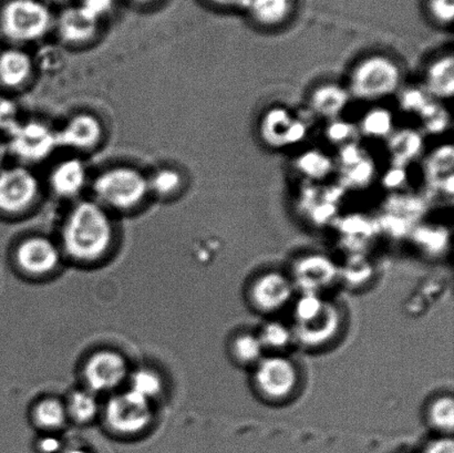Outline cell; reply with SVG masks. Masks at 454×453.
I'll return each mask as SVG.
<instances>
[{
    "instance_id": "obj_32",
    "label": "cell",
    "mask_w": 454,
    "mask_h": 453,
    "mask_svg": "<svg viewBox=\"0 0 454 453\" xmlns=\"http://www.w3.org/2000/svg\"><path fill=\"white\" fill-rule=\"evenodd\" d=\"M428 16L438 25L450 26L454 16V0H426Z\"/></svg>"
},
{
    "instance_id": "obj_12",
    "label": "cell",
    "mask_w": 454,
    "mask_h": 453,
    "mask_svg": "<svg viewBox=\"0 0 454 453\" xmlns=\"http://www.w3.org/2000/svg\"><path fill=\"white\" fill-rule=\"evenodd\" d=\"M17 265L28 275L43 277L59 264L60 251L55 243L44 237L26 238L16 250Z\"/></svg>"
},
{
    "instance_id": "obj_10",
    "label": "cell",
    "mask_w": 454,
    "mask_h": 453,
    "mask_svg": "<svg viewBox=\"0 0 454 453\" xmlns=\"http://www.w3.org/2000/svg\"><path fill=\"white\" fill-rule=\"evenodd\" d=\"M104 135V126L97 115L88 113H77L57 130L58 145L59 149L87 152L99 145Z\"/></svg>"
},
{
    "instance_id": "obj_39",
    "label": "cell",
    "mask_w": 454,
    "mask_h": 453,
    "mask_svg": "<svg viewBox=\"0 0 454 453\" xmlns=\"http://www.w3.org/2000/svg\"><path fill=\"white\" fill-rule=\"evenodd\" d=\"M11 157L9 155L8 146L4 137H0V170L6 167L7 159Z\"/></svg>"
},
{
    "instance_id": "obj_22",
    "label": "cell",
    "mask_w": 454,
    "mask_h": 453,
    "mask_svg": "<svg viewBox=\"0 0 454 453\" xmlns=\"http://www.w3.org/2000/svg\"><path fill=\"white\" fill-rule=\"evenodd\" d=\"M394 114L388 109L373 108L360 120L358 131L373 139H388L395 131Z\"/></svg>"
},
{
    "instance_id": "obj_38",
    "label": "cell",
    "mask_w": 454,
    "mask_h": 453,
    "mask_svg": "<svg viewBox=\"0 0 454 453\" xmlns=\"http://www.w3.org/2000/svg\"><path fill=\"white\" fill-rule=\"evenodd\" d=\"M62 448L61 441L57 437L46 436L40 439L38 449L42 453H58Z\"/></svg>"
},
{
    "instance_id": "obj_30",
    "label": "cell",
    "mask_w": 454,
    "mask_h": 453,
    "mask_svg": "<svg viewBox=\"0 0 454 453\" xmlns=\"http://www.w3.org/2000/svg\"><path fill=\"white\" fill-rule=\"evenodd\" d=\"M346 168L347 182L354 186H364L372 181L373 176V163L366 157L360 158L358 161L350 164Z\"/></svg>"
},
{
    "instance_id": "obj_28",
    "label": "cell",
    "mask_w": 454,
    "mask_h": 453,
    "mask_svg": "<svg viewBox=\"0 0 454 453\" xmlns=\"http://www.w3.org/2000/svg\"><path fill=\"white\" fill-rule=\"evenodd\" d=\"M262 345L256 336L245 334L234 340V356L244 363L256 362L262 354Z\"/></svg>"
},
{
    "instance_id": "obj_2",
    "label": "cell",
    "mask_w": 454,
    "mask_h": 453,
    "mask_svg": "<svg viewBox=\"0 0 454 453\" xmlns=\"http://www.w3.org/2000/svg\"><path fill=\"white\" fill-rule=\"evenodd\" d=\"M55 17L43 0H0V35L12 46L39 42L53 29Z\"/></svg>"
},
{
    "instance_id": "obj_25",
    "label": "cell",
    "mask_w": 454,
    "mask_h": 453,
    "mask_svg": "<svg viewBox=\"0 0 454 453\" xmlns=\"http://www.w3.org/2000/svg\"><path fill=\"white\" fill-rule=\"evenodd\" d=\"M296 168L302 176L311 180H322L331 175L333 162L326 154L318 150H311L297 159Z\"/></svg>"
},
{
    "instance_id": "obj_36",
    "label": "cell",
    "mask_w": 454,
    "mask_h": 453,
    "mask_svg": "<svg viewBox=\"0 0 454 453\" xmlns=\"http://www.w3.org/2000/svg\"><path fill=\"white\" fill-rule=\"evenodd\" d=\"M203 2L221 11H243L247 0H203Z\"/></svg>"
},
{
    "instance_id": "obj_17",
    "label": "cell",
    "mask_w": 454,
    "mask_h": 453,
    "mask_svg": "<svg viewBox=\"0 0 454 453\" xmlns=\"http://www.w3.org/2000/svg\"><path fill=\"white\" fill-rule=\"evenodd\" d=\"M350 98L346 87L333 82L323 83L311 91L309 106L318 117L335 120L348 106Z\"/></svg>"
},
{
    "instance_id": "obj_41",
    "label": "cell",
    "mask_w": 454,
    "mask_h": 453,
    "mask_svg": "<svg viewBox=\"0 0 454 453\" xmlns=\"http://www.w3.org/2000/svg\"><path fill=\"white\" fill-rule=\"evenodd\" d=\"M65 453H90L87 450H83V449H71V450H68V451H66Z\"/></svg>"
},
{
    "instance_id": "obj_27",
    "label": "cell",
    "mask_w": 454,
    "mask_h": 453,
    "mask_svg": "<svg viewBox=\"0 0 454 453\" xmlns=\"http://www.w3.org/2000/svg\"><path fill=\"white\" fill-rule=\"evenodd\" d=\"M427 172H428L429 177L431 181H437L439 177L442 176V173H452V168H453V151L450 146V148H443L440 149L435 152L433 157L430 158L429 164H427ZM442 190L446 191L444 189V184H446V188L448 190V192L452 195L453 192V184H447L446 181L442 179ZM447 193V192H446Z\"/></svg>"
},
{
    "instance_id": "obj_31",
    "label": "cell",
    "mask_w": 454,
    "mask_h": 453,
    "mask_svg": "<svg viewBox=\"0 0 454 453\" xmlns=\"http://www.w3.org/2000/svg\"><path fill=\"white\" fill-rule=\"evenodd\" d=\"M431 423L440 430H451L453 427V402L451 398H442L435 402L430 410Z\"/></svg>"
},
{
    "instance_id": "obj_5",
    "label": "cell",
    "mask_w": 454,
    "mask_h": 453,
    "mask_svg": "<svg viewBox=\"0 0 454 453\" xmlns=\"http://www.w3.org/2000/svg\"><path fill=\"white\" fill-rule=\"evenodd\" d=\"M4 140L9 155L22 164L43 162L59 149L57 130L40 120L20 121Z\"/></svg>"
},
{
    "instance_id": "obj_9",
    "label": "cell",
    "mask_w": 454,
    "mask_h": 453,
    "mask_svg": "<svg viewBox=\"0 0 454 453\" xmlns=\"http://www.w3.org/2000/svg\"><path fill=\"white\" fill-rule=\"evenodd\" d=\"M258 131L267 146L282 149L300 144L305 139L309 129L302 120L293 117L283 106H275L262 115Z\"/></svg>"
},
{
    "instance_id": "obj_19",
    "label": "cell",
    "mask_w": 454,
    "mask_h": 453,
    "mask_svg": "<svg viewBox=\"0 0 454 453\" xmlns=\"http://www.w3.org/2000/svg\"><path fill=\"white\" fill-rule=\"evenodd\" d=\"M425 90L437 99H448L454 91L453 56H442L431 62L426 70Z\"/></svg>"
},
{
    "instance_id": "obj_23",
    "label": "cell",
    "mask_w": 454,
    "mask_h": 453,
    "mask_svg": "<svg viewBox=\"0 0 454 453\" xmlns=\"http://www.w3.org/2000/svg\"><path fill=\"white\" fill-rule=\"evenodd\" d=\"M33 417L37 427L43 430L60 429L68 420L65 403L55 398L39 402L34 408Z\"/></svg>"
},
{
    "instance_id": "obj_4",
    "label": "cell",
    "mask_w": 454,
    "mask_h": 453,
    "mask_svg": "<svg viewBox=\"0 0 454 453\" xmlns=\"http://www.w3.org/2000/svg\"><path fill=\"white\" fill-rule=\"evenodd\" d=\"M403 69L393 57L373 53L364 57L350 70V97L362 101H380L395 95L402 87Z\"/></svg>"
},
{
    "instance_id": "obj_7",
    "label": "cell",
    "mask_w": 454,
    "mask_h": 453,
    "mask_svg": "<svg viewBox=\"0 0 454 453\" xmlns=\"http://www.w3.org/2000/svg\"><path fill=\"white\" fill-rule=\"evenodd\" d=\"M37 176L26 166L0 170V215L16 216L29 210L39 197Z\"/></svg>"
},
{
    "instance_id": "obj_24",
    "label": "cell",
    "mask_w": 454,
    "mask_h": 453,
    "mask_svg": "<svg viewBox=\"0 0 454 453\" xmlns=\"http://www.w3.org/2000/svg\"><path fill=\"white\" fill-rule=\"evenodd\" d=\"M129 389L153 402L162 392L163 383L157 372L141 368L129 375Z\"/></svg>"
},
{
    "instance_id": "obj_16",
    "label": "cell",
    "mask_w": 454,
    "mask_h": 453,
    "mask_svg": "<svg viewBox=\"0 0 454 453\" xmlns=\"http://www.w3.org/2000/svg\"><path fill=\"white\" fill-rule=\"evenodd\" d=\"M34 60L30 53L18 46L0 51V87L17 90L26 86L34 74Z\"/></svg>"
},
{
    "instance_id": "obj_34",
    "label": "cell",
    "mask_w": 454,
    "mask_h": 453,
    "mask_svg": "<svg viewBox=\"0 0 454 453\" xmlns=\"http://www.w3.org/2000/svg\"><path fill=\"white\" fill-rule=\"evenodd\" d=\"M262 345H269L270 348H280L285 344H287L289 340V334L285 327L280 325H270L267 326L262 332V336L258 337Z\"/></svg>"
},
{
    "instance_id": "obj_40",
    "label": "cell",
    "mask_w": 454,
    "mask_h": 453,
    "mask_svg": "<svg viewBox=\"0 0 454 453\" xmlns=\"http://www.w3.org/2000/svg\"><path fill=\"white\" fill-rule=\"evenodd\" d=\"M129 2H131L133 4H136V6L149 7L153 6V4H154L159 3L160 0H129Z\"/></svg>"
},
{
    "instance_id": "obj_21",
    "label": "cell",
    "mask_w": 454,
    "mask_h": 453,
    "mask_svg": "<svg viewBox=\"0 0 454 453\" xmlns=\"http://www.w3.org/2000/svg\"><path fill=\"white\" fill-rule=\"evenodd\" d=\"M65 405L68 418L83 425L95 420L100 410L96 393L89 389L75 390Z\"/></svg>"
},
{
    "instance_id": "obj_15",
    "label": "cell",
    "mask_w": 454,
    "mask_h": 453,
    "mask_svg": "<svg viewBox=\"0 0 454 453\" xmlns=\"http://www.w3.org/2000/svg\"><path fill=\"white\" fill-rule=\"evenodd\" d=\"M88 182L87 166L78 158L62 160L56 164L49 176V186L52 193L66 199L79 197L86 189Z\"/></svg>"
},
{
    "instance_id": "obj_13",
    "label": "cell",
    "mask_w": 454,
    "mask_h": 453,
    "mask_svg": "<svg viewBox=\"0 0 454 453\" xmlns=\"http://www.w3.org/2000/svg\"><path fill=\"white\" fill-rule=\"evenodd\" d=\"M100 20L84 11L79 4L65 8L55 17L58 35L65 43L80 46L90 43L99 33Z\"/></svg>"
},
{
    "instance_id": "obj_3",
    "label": "cell",
    "mask_w": 454,
    "mask_h": 453,
    "mask_svg": "<svg viewBox=\"0 0 454 453\" xmlns=\"http://www.w3.org/2000/svg\"><path fill=\"white\" fill-rule=\"evenodd\" d=\"M92 192L106 210L132 211L149 197L148 176L133 167H113L93 179Z\"/></svg>"
},
{
    "instance_id": "obj_18",
    "label": "cell",
    "mask_w": 454,
    "mask_h": 453,
    "mask_svg": "<svg viewBox=\"0 0 454 453\" xmlns=\"http://www.w3.org/2000/svg\"><path fill=\"white\" fill-rule=\"evenodd\" d=\"M291 293V285L282 275L267 274L253 286V303L264 312H271L286 303Z\"/></svg>"
},
{
    "instance_id": "obj_26",
    "label": "cell",
    "mask_w": 454,
    "mask_h": 453,
    "mask_svg": "<svg viewBox=\"0 0 454 453\" xmlns=\"http://www.w3.org/2000/svg\"><path fill=\"white\" fill-rule=\"evenodd\" d=\"M150 193L160 198H170L184 185V176L176 168H163L148 176Z\"/></svg>"
},
{
    "instance_id": "obj_1",
    "label": "cell",
    "mask_w": 454,
    "mask_h": 453,
    "mask_svg": "<svg viewBox=\"0 0 454 453\" xmlns=\"http://www.w3.org/2000/svg\"><path fill=\"white\" fill-rule=\"evenodd\" d=\"M61 239L65 252L74 260H99L114 241V224L109 211L95 199L78 202L66 217Z\"/></svg>"
},
{
    "instance_id": "obj_35",
    "label": "cell",
    "mask_w": 454,
    "mask_h": 453,
    "mask_svg": "<svg viewBox=\"0 0 454 453\" xmlns=\"http://www.w3.org/2000/svg\"><path fill=\"white\" fill-rule=\"evenodd\" d=\"M78 4L101 21L113 11L114 0H80Z\"/></svg>"
},
{
    "instance_id": "obj_37",
    "label": "cell",
    "mask_w": 454,
    "mask_h": 453,
    "mask_svg": "<svg viewBox=\"0 0 454 453\" xmlns=\"http://www.w3.org/2000/svg\"><path fill=\"white\" fill-rule=\"evenodd\" d=\"M422 453H454L451 439H438L430 442Z\"/></svg>"
},
{
    "instance_id": "obj_20",
    "label": "cell",
    "mask_w": 454,
    "mask_h": 453,
    "mask_svg": "<svg viewBox=\"0 0 454 453\" xmlns=\"http://www.w3.org/2000/svg\"><path fill=\"white\" fill-rule=\"evenodd\" d=\"M389 152L395 167L407 166L419 157L424 150V140L420 133L413 130L394 131L388 137Z\"/></svg>"
},
{
    "instance_id": "obj_6",
    "label": "cell",
    "mask_w": 454,
    "mask_h": 453,
    "mask_svg": "<svg viewBox=\"0 0 454 453\" xmlns=\"http://www.w3.org/2000/svg\"><path fill=\"white\" fill-rule=\"evenodd\" d=\"M106 425L123 436H135L149 427L153 419V402L130 389L114 394L105 408Z\"/></svg>"
},
{
    "instance_id": "obj_29",
    "label": "cell",
    "mask_w": 454,
    "mask_h": 453,
    "mask_svg": "<svg viewBox=\"0 0 454 453\" xmlns=\"http://www.w3.org/2000/svg\"><path fill=\"white\" fill-rule=\"evenodd\" d=\"M20 121L17 102L12 98L0 96V137H6Z\"/></svg>"
},
{
    "instance_id": "obj_11",
    "label": "cell",
    "mask_w": 454,
    "mask_h": 453,
    "mask_svg": "<svg viewBox=\"0 0 454 453\" xmlns=\"http://www.w3.org/2000/svg\"><path fill=\"white\" fill-rule=\"evenodd\" d=\"M255 384L262 394L269 399H284L293 393L297 384V371L287 359H265L257 367Z\"/></svg>"
},
{
    "instance_id": "obj_8",
    "label": "cell",
    "mask_w": 454,
    "mask_h": 453,
    "mask_svg": "<svg viewBox=\"0 0 454 453\" xmlns=\"http://www.w3.org/2000/svg\"><path fill=\"white\" fill-rule=\"evenodd\" d=\"M128 363L121 355L113 350H101L92 355L84 367L88 389L93 393L113 392L128 380Z\"/></svg>"
},
{
    "instance_id": "obj_33",
    "label": "cell",
    "mask_w": 454,
    "mask_h": 453,
    "mask_svg": "<svg viewBox=\"0 0 454 453\" xmlns=\"http://www.w3.org/2000/svg\"><path fill=\"white\" fill-rule=\"evenodd\" d=\"M358 132L357 127L342 120H332L329 122L326 136L329 142L335 144H348L354 139V136Z\"/></svg>"
},
{
    "instance_id": "obj_14",
    "label": "cell",
    "mask_w": 454,
    "mask_h": 453,
    "mask_svg": "<svg viewBox=\"0 0 454 453\" xmlns=\"http://www.w3.org/2000/svg\"><path fill=\"white\" fill-rule=\"evenodd\" d=\"M297 0H247L243 12L253 25L262 29L283 28L294 20Z\"/></svg>"
}]
</instances>
